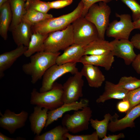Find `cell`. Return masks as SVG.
<instances>
[{"label":"cell","instance_id":"1","mask_svg":"<svg viewBox=\"0 0 140 140\" xmlns=\"http://www.w3.org/2000/svg\"><path fill=\"white\" fill-rule=\"evenodd\" d=\"M58 52L53 53L43 51L37 52L30 57V61L24 64L22 69L26 74L31 76V83L34 84L42 78L46 71L56 64Z\"/></svg>","mask_w":140,"mask_h":140},{"label":"cell","instance_id":"2","mask_svg":"<svg viewBox=\"0 0 140 140\" xmlns=\"http://www.w3.org/2000/svg\"><path fill=\"white\" fill-rule=\"evenodd\" d=\"M83 7V3L81 1L71 12L47 19L32 26V33L47 34L52 32L63 30L82 16Z\"/></svg>","mask_w":140,"mask_h":140},{"label":"cell","instance_id":"3","mask_svg":"<svg viewBox=\"0 0 140 140\" xmlns=\"http://www.w3.org/2000/svg\"><path fill=\"white\" fill-rule=\"evenodd\" d=\"M31 104L52 110L60 107L64 103L62 85L55 82L52 88L43 92H40L33 88L31 94Z\"/></svg>","mask_w":140,"mask_h":140},{"label":"cell","instance_id":"4","mask_svg":"<svg viewBox=\"0 0 140 140\" xmlns=\"http://www.w3.org/2000/svg\"><path fill=\"white\" fill-rule=\"evenodd\" d=\"M111 12L110 8L107 3L101 1L92 5L84 17L95 25L98 32L99 38L105 39Z\"/></svg>","mask_w":140,"mask_h":140},{"label":"cell","instance_id":"5","mask_svg":"<svg viewBox=\"0 0 140 140\" xmlns=\"http://www.w3.org/2000/svg\"><path fill=\"white\" fill-rule=\"evenodd\" d=\"M74 43L72 24L61 30L49 33L44 43V51L55 53L64 50Z\"/></svg>","mask_w":140,"mask_h":140},{"label":"cell","instance_id":"6","mask_svg":"<svg viewBox=\"0 0 140 140\" xmlns=\"http://www.w3.org/2000/svg\"><path fill=\"white\" fill-rule=\"evenodd\" d=\"M74 43L85 46L99 38L95 25L84 17H79L72 23Z\"/></svg>","mask_w":140,"mask_h":140},{"label":"cell","instance_id":"7","mask_svg":"<svg viewBox=\"0 0 140 140\" xmlns=\"http://www.w3.org/2000/svg\"><path fill=\"white\" fill-rule=\"evenodd\" d=\"M92 113V110L88 106L80 110L75 111L71 115L65 114L61 121L62 125L73 134L86 130L88 129Z\"/></svg>","mask_w":140,"mask_h":140},{"label":"cell","instance_id":"8","mask_svg":"<svg viewBox=\"0 0 140 140\" xmlns=\"http://www.w3.org/2000/svg\"><path fill=\"white\" fill-rule=\"evenodd\" d=\"M115 15L120 20H115L109 23L106 31V36L116 39H129L131 33L135 29L131 16L117 13Z\"/></svg>","mask_w":140,"mask_h":140},{"label":"cell","instance_id":"9","mask_svg":"<svg viewBox=\"0 0 140 140\" xmlns=\"http://www.w3.org/2000/svg\"><path fill=\"white\" fill-rule=\"evenodd\" d=\"M76 63H70L61 65L55 64L50 67L43 76L39 92H43L51 90L56 80L63 75L68 73L74 75L79 71Z\"/></svg>","mask_w":140,"mask_h":140},{"label":"cell","instance_id":"10","mask_svg":"<svg viewBox=\"0 0 140 140\" xmlns=\"http://www.w3.org/2000/svg\"><path fill=\"white\" fill-rule=\"evenodd\" d=\"M82 76L80 72L78 71L70 77L62 85L64 103L78 101L83 96L84 81Z\"/></svg>","mask_w":140,"mask_h":140},{"label":"cell","instance_id":"11","mask_svg":"<svg viewBox=\"0 0 140 140\" xmlns=\"http://www.w3.org/2000/svg\"><path fill=\"white\" fill-rule=\"evenodd\" d=\"M0 127L12 134L17 130L25 126L29 114L24 110L19 114H16L6 109L3 114L0 112Z\"/></svg>","mask_w":140,"mask_h":140},{"label":"cell","instance_id":"12","mask_svg":"<svg viewBox=\"0 0 140 140\" xmlns=\"http://www.w3.org/2000/svg\"><path fill=\"white\" fill-rule=\"evenodd\" d=\"M126 114L124 117L120 119H118V116L116 114L112 116L108 124V130L115 132L127 128L135 127L134 121L140 116V104L133 107Z\"/></svg>","mask_w":140,"mask_h":140},{"label":"cell","instance_id":"13","mask_svg":"<svg viewBox=\"0 0 140 140\" xmlns=\"http://www.w3.org/2000/svg\"><path fill=\"white\" fill-rule=\"evenodd\" d=\"M112 45L111 51L114 56L122 59L126 65L133 62L137 55L135 52L134 46L129 39H116L110 42Z\"/></svg>","mask_w":140,"mask_h":140},{"label":"cell","instance_id":"14","mask_svg":"<svg viewBox=\"0 0 140 140\" xmlns=\"http://www.w3.org/2000/svg\"><path fill=\"white\" fill-rule=\"evenodd\" d=\"M89 100L86 99H81L79 101L64 103L60 107L47 112L48 116L45 127L48 125L59 118L61 117L66 112L71 110L78 111L88 106Z\"/></svg>","mask_w":140,"mask_h":140},{"label":"cell","instance_id":"15","mask_svg":"<svg viewBox=\"0 0 140 140\" xmlns=\"http://www.w3.org/2000/svg\"><path fill=\"white\" fill-rule=\"evenodd\" d=\"M80 72L86 78L89 86L91 87L98 88L105 81L104 75L97 67L92 65L84 64Z\"/></svg>","mask_w":140,"mask_h":140},{"label":"cell","instance_id":"16","mask_svg":"<svg viewBox=\"0 0 140 140\" xmlns=\"http://www.w3.org/2000/svg\"><path fill=\"white\" fill-rule=\"evenodd\" d=\"M84 47L73 43L65 49L63 53L58 57L56 64L61 65L67 63L79 62L81 58L84 55Z\"/></svg>","mask_w":140,"mask_h":140},{"label":"cell","instance_id":"17","mask_svg":"<svg viewBox=\"0 0 140 140\" xmlns=\"http://www.w3.org/2000/svg\"><path fill=\"white\" fill-rule=\"evenodd\" d=\"M27 48L28 47L21 45L13 50L0 54V79L4 76V71L10 68L19 58L24 55Z\"/></svg>","mask_w":140,"mask_h":140},{"label":"cell","instance_id":"18","mask_svg":"<svg viewBox=\"0 0 140 140\" xmlns=\"http://www.w3.org/2000/svg\"><path fill=\"white\" fill-rule=\"evenodd\" d=\"M48 110L37 106L34 108L33 112L30 116L29 120L32 131L36 135H40L47 120Z\"/></svg>","mask_w":140,"mask_h":140},{"label":"cell","instance_id":"19","mask_svg":"<svg viewBox=\"0 0 140 140\" xmlns=\"http://www.w3.org/2000/svg\"><path fill=\"white\" fill-rule=\"evenodd\" d=\"M11 31L14 41L17 46H28L33 33L31 25L22 20Z\"/></svg>","mask_w":140,"mask_h":140},{"label":"cell","instance_id":"20","mask_svg":"<svg viewBox=\"0 0 140 140\" xmlns=\"http://www.w3.org/2000/svg\"><path fill=\"white\" fill-rule=\"evenodd\" d=\"M114 56L112 52L106 54L98 55H84L79 62L83 64H88L104 67L106 71L111 68L114 61Z\"/></svg>","mask_w":140,"mask_h":140},{"label":"cell","instance_id":"21","mask_svg":"<svg viewBox=\"0 0 140 140\" xmlns=\"http://www.w3.org/2000/svg\"><path fill=\"white\" fill-rule=\"evenodd\" d=\"M129 91L123 89L109 81L105 82L104 91L103 94L96 99L97 103H103L112 99L123 100L126 96Z\"/></svg>","mask_w":140,"mask_h":140},{"label":"cell","instance_id":"22","mask_svg":"<svg viewBox=\"0 0 140 140\" xmlns=\"http://www.w3.org/2000/svg\"><path fill=\"white\" fill-rule=\"evenodd\" d=\"M84 55H98L111 52L113 47L110 42L98 38L84 47Z\"/></svg>","mask_w":140,"mask_h":140},{"label":"cell","instance_id":"23","mask_svg":"<svg viewBox=\"0 0 140 140\" xmlns=\"http://www.w3.org/2000/svg\"><path fill=\"white\" fill-rule=\"evenodd\" d=\"M12 19V13L9 1L0 6V35L5 40L8 38V32Z\"/></svg>","mask_w":140,"mask_h":140},{"label":"cell","instance_id":"24","mask_svg":"<svg viewBox=\"0 0 140 140\" xmlns=\"http://www.w3.org/2000/svg\"><path fill=\"white\" fill-rule=\"evenodd\" d=\"M9 1L12 15V20L9 29L11 31L22 21L26 10L25 2L23 0H9Z\"/></svg>","mask_w":140,"mask_h":140},{"label":"cell","instance_id":"25","mask_svg":"<svg viewBox=\"0 0 140 140\" xmlns=\"http://www.w3.org/2000/svg\"><path fill=\"white\" fill-rule=\"evenodd\" d=\"M48 35L33 33L27 49L24 55L27 57H30L36 53L44 51V42Z\"/></svg>","mask_w":140,"mask_h":140},{"label":"cell","instance_id":"26","mask_svg":"<svg viewBox=\"0 0 140 140\" xmlns=\"http://www.w3.org/2000/svg\"><path fill=\"white\" fill-rule=\"evenodd\" d=\"M69 131L62 125H59L41 135H36L34 140H66L65 135Z\"/></svg>","mask_w":140,"mask_h":140},{"label":"cell","instance_id":"27","mask_svg":"<svg viewBox=\"0 0 140 140\" xmlns=\"http://www.w3.org/2000/svg\"><path fill=\"white\" fill-rule=\"evenodd\" d=\"M53 17L51 14L28 9L26 10L22 20L32 26L41 21Z\"/></svg>","mask_w":140,"mask_h":140},{"label":"cell","instance_id":"28","mask_svg":"<svg viewBox=\"0 0 140 140\" xmlns=\"http://www.w3.org/2000/svg\"><path fill=\"white\" fill-rule=\"evenodd\" d=\"M112 116L109 113L106 114L104 119L99 121L91 118L90 121L92 127L96 130L99 138L102 139L106 135L109 123Z\"/></svg>","mask_w":140,"mask_h":140},{"label":"cell","instance_id":"29","mask_svg":"<svg viewBox=\"0 0 140 140\" xmlns=\"http://www.w3.org/2000/svg\"><path fill=\"white\" fill-rule=\"evenodd\" d=\"M119 87L129 91L140 87V79L132 76H123L117 84Z\"/></svg>","mask_w":140,"mask_h":140},{"label":"cell","instance_id":"30","mask_svg":"<svg viewBox=\"0 0 140 140\" xmlns=\"http://www.w3.org/2000/svg\"><path fill=\"white\" fill-rule=\"evenodd\" d=\"M25 7L26 10L31 9L44 13H47L51 9L49 2L40 0H27Z\"/></svg>","mask_w":140,"mask_h":140},{"label":"cell","instance_id":"31","mask_svg":"<svg viewBox=\"0 0 140 140\" xmlns=\"http://www.w3.org/2000/svg\"><path fill=\"white\" fill-rule=\"evenodd\" d=\"M131 10L133 22L140 19V5L136 0H121Z\"/></svg>","mask_w":140,"mask_h":140},{"label":"cell","instance_id":"32","mask_svg":"<svg viewBox=\"0 0 140 140\" xmlns=\"http://www.w3.org/2000/svg\"><path fill=\"white\" fill-rule=\"evenodd\" d=\"M124 99L128 100L130 103V108L128 111L134 107L140 104V87L129 91L126 97Z\"/></svg>","mask_w":140,"mask_h":140},{"label":"cell","instance_id":"33","mask_svg":"<svg viewBox=\"0 0 140 140\" xmlns=\"http://www.w3.org/2000/svg\"><path fill=\"white\" fill-rule=\"evenodd\" d=\"M68 140H99L98 135L95 131L90 134L73 135L67 132L65 135Z\"/></svg>","mask_w":140,"mask_h":140},{"label":"cell","instance_id":"34","mask_svg":"<svg viewBox=\"0 0 140 140\" xmlns=\"http://www.w3.org/2000/svg\"><path fill=\"white\" fill-rule=\"evenodd\" d=\"M73 1V0H58L49 2L51 9H58L71 4Z\"/></svg>","mask_w":140,"mask_h":140},{"label":"cell","instance_id":"35","mask_svg":"<svg viewBox=\"0 0 140 140\" xmlns=\"http://www.w3.org/2000/svg\"><path fill=\"white\" fill-rule=\"evenodd\" d=\"M112 0H81L84 4V7L82 16L85 17L90 7L94 4L97 2H103L108 3Z\"/></svg>","mask_w":140,"mask_h":140},{"label":"cell","instance_id":"36","mask_svg":"<svg viewBox=\"0 0 140 140\" xmlns=\"http://www.w3.org/2000/svg\"><path fill=\"white\" fill-rule=\"evenodd\" d=\"M130 106V103L128 100L123 99L117 103L116 107L120 112L126 113L129 109Z\"/></svg>","mask_w":140,"mask_h":140},{"label":"cell","instance_id":"37","mask_svg":"<svg viewBox=\"0 0 140 140\" xmlns=\"http://www.w3.org/2000/svg\"><path fill=\"white\" fill-rule=\"evenodd\" d=\"M131 64L132 67L136 72L140 74V53L137 55Z\"/></svg>","mask_w":140,"mask_h":140},{"label":"cell","instance_id":"38","mask_svg":"<svg viewBox=\"0 0 140 140\" xmlns=\"http://www.w3.org/2000/svg\"><path fill=\"white\" fill-rule=\"evenodd\" d=\"M130 41L134 47L140 50V33L136 34L133 36Z\"/></svg>","mask_w":140,"mask_h":140},{"label":"cell","instance_id":"39","mask_svg":"<svg viewBox=\"0 0 140 140\" xmlns=\"http://www.w3.org/2000/svg\"><path fill=\"white\" fill-rule=\"evenodd\" d=\"M125 137L124 134L121 133L117 135H110L109 134L107 136H105L102 140H117L121 138H123Z\"/></svg>","mask_w":140,"mask_h":140},{"label":"cell","instance_id":"40","mask_svg":"<svg viewBox=\"0 0 140 140\" xmlns=\"http://www.w3.org/2000/svg\"><path fill=\"white\" fill-rule=\"evenodd\" d=\"M26 139L21 137H17L16 138H10L0 132V140H24Z\"/></svg>","mask_w":140,"mask_h":140},{"label":"cell","instance_id":"41","mask_svg":"<svg viewBox=\"0 0 140 140\" xmlns=\"http://www.w3.org/2000/svg\"><path fill=\"white\" fill-rule=\"evenodd\" d=\"M133 23L135 29L140 30V19Z\"/></svg>","mask_w":140,"mask_h":140},{"label":"cell","instance_id":"42","mask_svg":"<svg viewBox=\"0 0 140 140\" xmlns=\"http://www.w3.org/2000/svg\"><path fill=\"white\" fill-rule=\"evenodd\" d=\"M9 0H0V6L4 3L9 1Z\"/></svg>","mask_w":140,"mask_h":140},{"label":"cell","instance_id":"43","mask_svg":"<svg viewBox=\"0 0 140 140\" xmlns=\"http://www.w3.org/2000/svg\"><path fill=\"white\" fill-rule=\"evenodd\" d=\"M25 2L27 0H23Z\"/></svg>","mask_w":140,"mask_h":140}]
</instances>
